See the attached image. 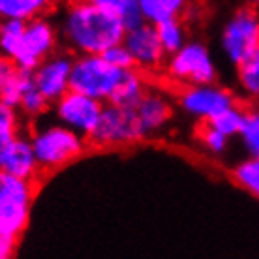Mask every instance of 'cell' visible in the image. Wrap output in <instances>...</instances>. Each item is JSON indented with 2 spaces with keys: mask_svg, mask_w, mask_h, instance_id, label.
<instances>
[{
  "mask_svg": "<svg viewBox=\"0 0 259 259\" xmlns=\"http://www.w3.org/2000/svg\"><path fill=\"white\" fill-rule=\"evenodd\" d=\"M57 28L71 55H102L126 36L122 21L87 0H70Z\"/></svg>",
  "mask_w": 259,
  "mask_h": 259,
  "instance_id": "obj_1",
  "label": "cell"
},
{
  "mask_svg": "<svg viewBox=\"0 0 259 259\" xmlns=\"http://www.w3.org/2000/svg\"><path fill=\"white\" fill-rule=\"evenodd\" d=\"M162 70L167 79L181 87L218 83L216 60L208 46L201 39H188L179 51L167 57Z\"/></svg>",
  "mask_w": 259,
  "mask_h": 259,
  "instance_id": "obj_2",
  "label": "cell"
},
{
  "mask_svg": "<svg viewBox=\"0 0 259 259\" xmlns=\"http://www.w3.org/2000/svg\"><path fill=\"white\" fill-rule=\"evenodd\" d=\"M124 71L102 55H75L70 75V91L81 92L107 104L122 81Z\"/></svg>",
  "mask_w": 259,
  "mask_h": 259,
  "instance_id": "obj_3",
  "label": "cell"
},
{
  "mask_svg": "<svg viewBox=\"0 0 259 259\" xmlns=\"http://www.w3.org/2000/svg\"><path fill=\"white\" fill-rule=\"evenodd\" d=\"M30 143L39 167L59 169L83 154L87 137L59 122L36 130L30 137Z\"/></svg>",
  "mask_w": 259,
  "mask_h": 259,
  "instance_id": "obj_4",
  "label": "cell"
},
{
  "mask_svg": "<svg viewBox=\"0 0 259 259\" xmlns=\"http://www.w3.org/2000/svg\"><path fill=\"white\" fill-rule=\"evenodd\" d=\"M222 53L237 68L259 49V10L242 4L227 17L220 30Z\"/></svg>",
  "mask_w": 259,
  "mask_h": 259,
  "instance_id": "obj_5",
  "label": "cell"
},
{
  "mask_svg": "<svg viewBox=\"0 0 259 259\" xmlns=\"http://www.w3.org/2000/svg\"><path fill=\"white\" fill-rule=\"evenodd\" d=\"M32 199V182L0 169V237L17 240L28 224Z\"/></svg>",
  "mask_w": 259,
  "mask_h": 259,
  "instance_id": "obj_6",
  "label": "cell"
},
{
  "mask_svg": "<svg viewBox=\"0 0 259 259\" xmlns=\"http://www.w3.org/2000/svg\"><path fill=\"white\" fill-rule=\"evenodd\" d=\"M145 137L136 107H122L107 102L89 141L96 147H120L141 141Z\"/></svg>",
  "mask_w": 259,
  "mask_h": 259,
  "instance_id": "obj_7",
  "label": "cell"
},
{
  "mask_svg": "<svg viewBox=\"0 0 259 259\" xmlns=\"http://www.w3.org/2000/svg\"><path fill=\"white\" fill-rule=\"evenodd\" d=\"M59 28L47 15L34 17L25 23V32L19 49L13 55V62L21 70L34 71L47 57L59 51Z\"/></svg>",
  "mask_w": 259,
  "mask_h": 259,
  "instance_id": "obj_8",
  "label": "cell"
},
{
  "mask_svg": "<svg viewBox=\"0 0 259 259\" xmlns=\"http://www.w3.org/2000/svg\"><path fill=\"white\" fill-rule=\"evenodd\" d=\"M177 104L186 115L197 118L201 122H208L216 115L239 104V98L233 91L218 83L208 84H186L181 87Z\"/></svg>",
  "mask_w": 259,
  "mask_h": 259,
  "instance_id": "obj_9",
  "label": "cell"
},
{
  "mask_svg": "<svg viewBox=\"0 0 259 259\" xmlns=\"http://www.w3.org/2000/svg\"><path fill=\"white\" fill-rule=\"evenodd\" d=\"M102 111H104V102L75 91H68L64 96L55 102V115L59 122L87 139L96 128Z\"/></svg>",
  "mask_w": 259,
  "mask_h": 259,
  "instance_id": "obj_10",
  "label": "cell"
},
{
  "mask_svg": "<svg viewBox=\"0 0 259 259\" xmlns=\"http://www.w3.org/2000/svg\"><path fill=\"white\" fill-rule=\"evenodd\" d=\"M122 44L130 49L136 68L141 71H158L162 70L167 55L163 51L162 44L158 39V32L156 26L150 23H141V25L134 26L126 30Z\"/></svg>",
  "mask_w": 259,
  "mask_h": 259,
  "instance_id": "obj_11",
  "label": "cell"
},
{
  "mask_svg": "<svg viewBox=\"0 0 259 259\" xmlns=\"http://www.w3.org/2000/svg\"><path fill=\"white\" fill-rule=\"evenodd\" d=\"M75 55L70 51H55L32 71V81L38 91L55 104L70 91V75Z\"/></svg>",
  "mask_w": 259,
  "mask_h": 259,
  "instance_id": "obj_12",
  "label": "cell"
},
{
  "mask_svg": "<svg viewBox=\"0 0 259 259\" xmlns=\"http://www.w3.org/2000/svg\"><path fill=\"white\" fill-rule=\"evenodd\" d=\"M0 169L17 179L32 182L41 167L36 160L30 139H25L21 136L15 137L0 156Z\"/></svg>",
  "mask_w": 259,
  "mask_h": 259,
  "instance_id": "obj_13",
  "label": "cell"
},
{
  "mask_svg": "<svg viewBox=\"0 0 259 259\" xmlns=\"http://www.w3.org/2000/svg\"><path fill=\"white\" fill-rule=\"evenodd\" d=\"M136 113L145 136L149 137L152 134H158L169 122V118L173 115V105L163 92L149 89L136 105Z\"/></svg>",
  "mask_w": 259,
  "mask_h": 259,
  "instance_id": "obj_14",
  "label": "cell"
},
{
  "mask_svg": "<svg viewBox=\"0 0 259 259\" xmlns=\"http://www.w3.org/2000/svg\"><path fill=\"white\" fill-rule=\"evenodd\" d=\"M32 83V71L21 70L13 59L0 55V102L10 107H19L21 96Z\"/></svg>",
  "mask_w": 259,
  "mask_h": 259,
  "instance_id": "obj_15",
  "label": "cell"
},
{
  "mask_svg": "<svg viewBox=\"0 0 259 259\" xmlns=\"http://www.w3.org/2000/svg\"><path fill=\"white\" fill-rule=\"evenodd\" d=\"M149 89V79L145 75V71L137 70V68L126 70L122 81L118 83L117 91L111 96L109 104L122 105V107H136Z\"/></svg>",
  "mask_w": 259,
  "mask_h": 259,
  "instance_id": "obj_16",
  "label": "cell"
},
{
  "mask_svg": "<svg viewBox=\"0 0 259 259\" xmlns=\"http://www.w3.org/2000/svg\"><path fill=\"white\" fill-rule=\"evenodd\" d=\"M143 19L150 25H160L169 19H184L190 0H137Z\"/></svg>",
  "mask_w": 259,
  "mask_h": 259,
  "instance_id": "obj_17",
  "label": "cell"
},
{
  "mask_svg": "<svg viewBox=\"0 0 259 259\" xmlns=\"http://www.w3.org/2000/svg\"><path fill=\"white\" fill-rule=\"evenodd\" d=\"M59 0H0V19L30 21L55 10Z\"/></svg>",
  "mask_w": 259,
  "mask_h": 259,
  "instance_id": "obj_18",
  "label": "cell"
},
{
  "mask_svg": "<svg viewBox=\"0 0 259 259\" xmlns=\"http://www.w3.org/2000/svg\"><path fill=\"white\" fill-rule=\"evenodd\" d=\"M87 2H91V4L98 6L100 10H104V12L118 17V19L122 21V25L126 26V30L145 23L137 0H87Z\"/></svg>",
  "mask_w": 259,
  "mask_h": 259,
  "instance_id": "obj_19",
  "label": "cell"
},
{
  "mask_svg": "<svg viewBox=\"0 0 259 259\" xmlns=\"http://www.w3.org/2000/svg\"><path fill=\"white\" fill-rule=\"evenodd\" d=\"M237 84L246 100L259 104V49L237 66Z\"/></svg>",
  "mask_w": 259,
  "mask_h": 259,
  "instance_id": "obj_20",
  "label": "cell"
},
{
  "mask_svg": "<svg viewBox=\"0 0 259 259\" xmlns=\"http://www.w3.org/2000/svg\"><path fill=\"white\" fill-rule=\"evenodd\" d=\"M154 26L156 32H158V39H160V44H162L167 57L177 53L188 41V28H186L182 19H169Z\"/></svg>",
  "mask_w": 259,
  "mask_h": 259,
  "instance_id": "obj_21",
  "label": "cell"
},
{
  "mask_svg": "<svg viewBox=\"0 0 259 259\" xmlns=\"http://www.w3.org/2000/svg\"><path fill=\"white\" fill-rule=\"evenodd\" d=\"M239 137L248 154L257 158L259 156V104H252L246 107L242 128L239 132Z\"/></svg>",
  "mask_w": 259,
  "mask_h": 259,
  "instance_id": "obj_22",
  "label": "cell"
},
{
  "mask_svg": "<svg viewBox=\"0 0 259 259\" xmlns=\"http://www.w3.org/2000/svg\"><path fill=\"white\" fill-rule=\"evenodd\" d=\"M26 21L17 19H0V55L13 59L23 39Z\"/></svg>",
  "mask_w": 259,
  "mask_h": 259,
  "instance_id": "obj_23",
  "label": "cell"
},
{
  "mask_svg": "<svg viewBox=\"0 0 259 259\" xmlns=\"http://www.w3.org/2000/svg\"><path fill=\"white\" fill-rule=\"evenodd\" d=\"M244 113H246V107L237 104L233 107L226 109L224 113H220V115H216L214 118H210L208 124L231 139V137L239 136L240 128H242V120H244Z\"/></svg>",
  "mask_w": 259,
  "mask_h": 259,
  "instance_id": "obj_24",
  "label": "cell"
},
{
  "mask_svg": "<svg viewBox=\"0 0 259 259\" xmlns=\"http://www.w3.org/2000/svg\"><path fill=\"white\" fill-rule=\"evenodd\" d=\"M19 111L0 102V156L15 137H19Z\"/></svg>",
  "mask_w": 259,
  "mask_h": 259,
  "instance_id": "obj_25",
  "label": "cell"
},
{
  "mask_svg": "<svg viewBox=\"0 0 259 259\" xmlns=\"http://www.w3.org/2000/svg\"><path fill=\"white\" fill-rule=\"evenodd\" d=\"M233 179L259 199V156H250L233 169Z\"/></svg>",
  "mask_w": 259,
  "mask_h": 259,
  "instance_id": "obj_26",
  "label": "cell"
},
{
  "mask_svg": "<svg viewBox=\"0 0 259 259\" xmlns=\"http://www.w3.org/2000/svg\"><path fill=\"white\" fill-rule=\"evenodd\" d=\"M49 105H51V102L38 91V87H36L32 81V83L25 89V92H23L17 111L23 113L25 117L36 118V117H39V115H44V113L49 109Z\"/></svg>",
  "mask_w": 259,
  "mask_h": 259,
  "instance_id": "obj_27",
  "label": "cell"
},
{
  "mask_svg": "<svg viewBox=\"0 0 259 259\" xmlns=\"http://www.w3.org/2000/svg\"><path fill=\"white\" fill-rule=\"evenodd\" d=\"M199 139L203 143V147L210 152V154L220 156L224 154L229 147V137L220 134L218 130H214L208 122H203L199 128Z\"/></svg>",
  "mask_w": 259,
  "mask_h": 259,
  "instance_id": "obj_28",
  "label": "cell"
},
{
  "mask_svg": "<svg viewBox=\"0 0 259 259\" xmlns=\"http://www.w3.org/2000/svg\"><path fill=\"white\" fill-rule=\"evenodd\" d=\"M102 57H104L107 62H111L113 66L120 68V70H132V68H136L134 57H132L130 49L124 46V44H117V46L109 47L107 51L102 53Z\"/></svg>",
  "mask_w": 259,
  "mask_h": 259,
  "instance_id": "obj_29",
  "label": "cell"
},
{
  "mask_svg": "<svg viewBox=\"0 0 259 259\" xmlns=\"http://www.w3.org/2000/svg\"><path fill=\"white\" fill-rule=\"evenodd\" d=\"M15 250V239L0 237V259H12Z\"/></svg>",
  "mask_w": 259,
  "mask_h": 259,
  "instance_id": "obj_30",
  "label": "cell"
},
{
  "mask_svg": "<svg viewBox=\"0 0 259 259\" xmlns=\"http://www.w3.org/2000/svg\"><path fill=\"white\" fill-rule=\"evenodd\" d=\"M246 4H250V6H253V8H257L259 10V0H244Z\"/></svg>",
  "mask_w": 259,
  "mask_h": 259,
  "instance_id": "obj_31",
  "label": "cell"
}]
</instances>
